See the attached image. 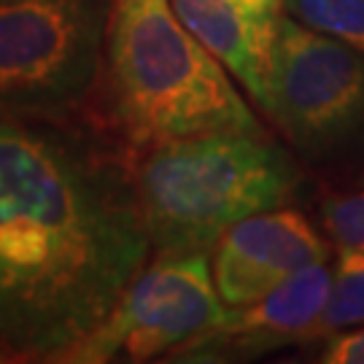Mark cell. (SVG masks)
Instances as JSON below:
<instances>
[{
    "label": "cell",
    "mask_w": 364,
    "mask_h": 364,
    "mask_svg": "<svg viewBox=\"0 0 364 364\" xmlns=\"http://www.w3.org/2000/svg\"><path fill=\"white\" fill-rule=\"evenodd\" d=\"M76 114L0 105V343L52 362L149 264L130 162Z\"/></svg>",
    "instance_id": "6da1fadb"
},
{
    "label": "cell",
    "mask_w": 364,
    "mask_h": 364,
    "mask_svg": "<svg viewBox=\"0 0 364 364\" xmlns=\"http://www.w3.org/2000/svg\"><path fill=\"white\" fill-rule=\"evenodd\" d=\"M332 273L324 262L299 270L270 294L246 308L227 311L210 332L173 351V362H230L251 359L313 340L316 324L329 297Z\"/></svg>",
    "instance_id": "ba28073f"
},
{
    "label": "cell",
    "mask_w": 364,
    "mask_h": 364,
    "mask_svg": "<svg viewBox=\"0 0 364 364\" xmlns=\"http://www.w3.org/2000/svg\"><path fill=\"white\" fill-rule=\"evenodd\" d=\"M6 362H16V356H14L11 348H9L6 343H0V364H6Z\"/></svg>",
    "instance_id": "5bb4252c"
},
{
    "label": "cell",
    "mask_w": 364,
    "mask_h": 364,
    "mask_svg": "<svg viewBox=\"0 0 364 364\" xmlns=\"http://www.w3.org/2000/svg\"><path fill=\"white\" fill-rule=\"evenodd\" d=\"M130 178L156 254H208L232 224L289 203L299 173L262 132L227 130L132 151Z\"/></svg>",
    "instance_id": "3957f363"
},
{
    "label": "cell",
    "mask_w": 364,
    "mask_h": 364,
    "mask_svg": "<svg viewBox=\"0 0 364 364\" xmlns=\"http://www.w3.org/2000/svg\"><path fill=\"white\" fill-rule=\"evenodd\" d=\"M321 221L340 251H364V192L326 197Z\"/></svg>",
    "instance_id": "7c38bea8"
},
{
    "label": "cell",
    "mask_w": 364,
    "mask_h": 364,
    "mask_svg": "<svg viewBox=\"0 0 364 364\" xmlns=\"http://www.w3.org/2000/svg\"><path fill=\"white\" fill-rule=\"evenodd\" d=\"M326 257V240L302 213L273 208L237 221L221 235L210 270L221 302L235 311Z\"/></svg>",
    "instance_id": "52a82bcc"
},
{
    "label": "cell",
    "mask_w": 364,
    "mask_h": 364,
    "mask_svg": "<svg viewBox=\"0 0 364 364\" xmlns=\"http://www.w3.org/2000/svg\"><path fill=\"white\" fill-rule=\"evenodd\" d=\"M262 108L299 149L335 151L364 132V54L284 14Z\"/></svg>",
    "instance_id": "8992f818"
},
{
    "label": "cell",
    "mask_w": 364,
    "mask_h": 364,
    "mask_svg": "<svg viewBox=\"0 0 364 364\" xmlns=\"http://www.w3.org/2000/svg\"><path fill=\"white\" fill-rule=\"evenodd\" d=\"M284 11L364 54V0H284Z\"/></svg>",
    "instance_id": "8fae6325"
},
{
    "label": "cell",
    "mask_w": 364,
    "mask_h": 364,
    "mask_svg": "<svg viewBox=\"0 0 364 364\" xmlns=\"http://www.w3.org/2000/svg\"><path fill=\"white\" fill-rule=\"evenodd\" d=\"M114 0H0V105L81 114L100 87Z\"/></svg>",
    "instance_id": "277c9868"
},
{
    "label": "cell",
    "mask_w": 364,
    "mask_h": 364,
    "mask_svg": "<svg viewBox=\"0 0 364 364\" xmlns=\"http://www.w3.org/2000/svg\"><path fill=\"white\" fill-rule=\"evenodd\" d=\"M227 311L205 251L156 254L111 313L57 364L146 362L210 332Z\"/></svg>",
    "instance_id": "5b68a950"
},
{
    "label": "cell",
    "mask_w": 364,
    "mask_h": 364,
    "mask_svg": "<svg viewBox=\"0 0 364 364\" xmlns=\"http://www.w3.org/2000/svg\"><path fill=\"white\" fill-rule=\"evenodd\" d=\"M189 33L264 105L284 0H170Z\"/></svg>",
    "instance_id": "9c48e42d"
},
{
    "label": "cell",
    "mask_w": 364,
    "mask_h": 364,
    "mask_svg": "<svg viewBox=\"0 0 364 364\" xmlns=\"http://www.w3.org/2000/svg\"><path fill=\"white\" fill-rule=\"evenodd\" d=\"M324 364H364V326L332 335L321 351Z\"/></svg>",
    "instance_id": "4fadbf2b"
},
{
    "label": "cell",
    "mask_w": 364,
    "mask_h": 364,
    "mask_svg": "<svg viewBox=\"0 0 364 364\" xmlns=\"http://www.w3.org/2000/svg\"><path fill=\"white\" fill-rule=\"evenodd\" d=\"M100 81L108 122L132 151L205 132H262L227 68L170 0H114Z\"/></svg>",
    "instance_id": "7a4b0ae2"
},
{
    "label": "cell",
    "mask_w": 364,
    "mask_h": 364,
    "mask_svg": "<svg viewBox=\"0 0 364 364\" xmlns=\"http://www.w3.org/2000/svg\"><path fill=\"white\" fill-rule=\"evenodd\" d=\"M364 326V251H343L313 340Z\"/></svg>",
    "instance_id": "30bf717a"
}]
</instances>
